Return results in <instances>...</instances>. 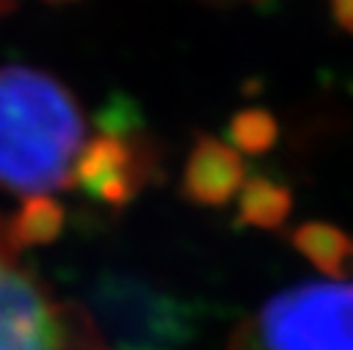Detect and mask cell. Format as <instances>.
Listing matches in <instances>:
<instances>
[{"instance_id": "cell-6", "label": "cell", "mask_w": 353, "mask_h": 350, "mask_svg": "<svg viewBox=\"0 0 353 350\" xmlns=\"http://www.w3.org/2000/svg\"><path fill=\"white\" fill-rule=\"evenodd\" d=\"M245 165L234 146L199 135L182 171V196L201 207H223L237 198L245 182Z\"/></svg>"}, {"instance_id": "cell-11", "label": "cell", "mask_w": 353, "mask_h": 350, "mask_svg": "<svg viewBox=\"0 0 353 350\" xmlns=\"http://www.w3.org/2000/svg\"><path fill=\"white\" fill-rule=\"evenodd\" d=\"M331 3V14L336 19V25L347 33H353V0H328Z\"/></svg>"}, {"instance_id": "cell-8", "label": "cell", "mask_w": 353, "mask_h": 350, "mask_svg": "<svg viewBox=\"0 0 353 350\" xmlns=\"http://www.w3.org/2000/svg\"><path fill=\"white\" fill-rule=\"evenodd\" d=\"M292 209V193L284 182L254 174L237 193V220L256 229H279Z\"/></svg>"}, {"instance_id": "cell-12", "label": "cell", "mask_w": 353, "mask_h": 350, "mask_svg": "<svg viewBox=\"0 0 353 350\" xmlns=\"http://www.w3.org/2000/svg\"><path fill=\"white\" fill-rule=\"evenodd\" d=\"M47 3H72V0H47Z\"/></svg>"}, {"instance_id": "cell-7", "label": "cell", "mask_w": 353, "mask_h": 350, "mask_svg": "<svg viewBox=\"0 0 353 350\" xmlns=\"http://www.w3.org/2000/svg\"><path fill=\"white\" fill-rule=\"evenodd\" d=\"M298 254H303L328 278H345L353 270V237L334 223H301L290 234Z\"/></svg>"}, {"instance_id": "cell-13", "label": "cell", "mask_w": 353, "mask_h": 350, "mask_svg": "<svg viewBox=\"0 0 353 350\" xmlns=\"http://www.w3.org/2000/svg\"><path fill=\"white\" fill-rule=\"evenodd\" d=\"M251 3H265V0H251Z\"/></svg>"}, {"instance_id": "cell-5", "label": "cell", "mask_w": 353, "mask_h": 350, "mask_svg": "<svg viewBox=\"0 0 353 350\" xmlns=\"http://www.w3.org/2000/svg\"><path fill=\"white\" fill-rule=\"evenodd\" d=\"M152 152L132 141V135L99 132L83 146L74 163L72 185H77L94 201L127 207L152 182Z\"/></svg>"}, {"instance_id": "cell-3", "label": "cell", "mask_w": 353, "mask_h": 350, "mask_svg": "<svg viewBox=\"0 0 353 350\" xmlns=\"http://www.w3.org/2000/svg\"><path fill=\"white\" fill-rule=\"evenodd\" d=\"M226 350H353V278L279 292L232 331Z\"/></svg>"}, {"instance_id": "cell-10", "label": "cell", "mask_w": 353, "mask_h": 350, "mask_svg": "<svg viewBox=\"0 0 353 350\" xmlns=\"http://www.w3.org/2000/svg\"><path fill=\"white\" fill-rule=\"evenodd\" d=\"M229 141L243 154H265L279 138V121L265 107H245L229 121Z\"/></svg>"}, {"instance_id": "cell-4", "label": "cell", "mask_w": 353, "mask_h": 350, "mask_svg": "<svg viewBox=\"0 0 353 350\" xmlns=\"http://www.w3.org/2000/svg\"><path fill=\"white\" fill-rule=\"evenodd\" d=\"M88 300L108 350H185L199 328L193 303L135 276H99Z\"/></svg>"}, {"instance_id": "cell-1", "label": "cell", "mask_w": 353, "mask_h": 350, "mask_svg": "<svg viewBox=\"0 0 353 350\" xmlns=\"http://www.w3.org/2000/svg\"><path fill=\"white\" fill-rule=\"evenodd\" d=\"M85 119L52 74L0 66V187L41 196L72 187Z\"/></svg>"}, {"instance_id": "cell-2", "label": "cell", "mask_w": 353, "mask_h": 350, "mask_svg": "<svg viewBox=\"0 0 353 350\" xmlns=\"http://www.w3.org/2000/svg\"><path fill=\"white\" fill-rule=\"evenodd\" d=\"M0 350H108L94 317L66 303L19 259L0 218Z\"/></svg>"}, {"instance_id": "cell-9", "label": "cell", "mask_w": 353, "mask_h": 350, "mask_svg": "<svg viewBox=\"0 0 353 350\" xmlns=\"http://www.w3.org/2000/svg\"><path fill=\"white\" fill-rule=\"evenodd\" d=\"M63 223H66V212L50 193L28 196L19 212L8 220V237L17 251L36 248L52 243L63 231Z\"/></svg>"}]
</instances>
